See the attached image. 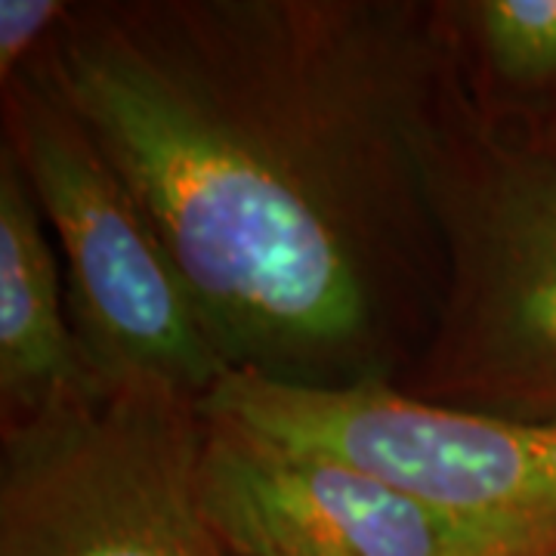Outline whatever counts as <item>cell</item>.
Here are the masks:
<instances>
[{
  "label": "cell",
  "instance_id": "6da1fadb",
  "mask_svg": "<svg viewBox=\"0 0 556 556\" xmlns=\"http://www.w3.org/2000/svg\"><path fill=\"white\" fill-rule=\"evenodd\" d=\"M40 65L232 375L331 390L415 365L445 285L439 0H87Z\"/></svg>",
  "mask_w": 556,
  "mask_h": 556
},
{
  "label": "cell",
  "instance_id": "7a4b0ae2",
  "mask_svg": "<svg viewBox=\"0 0 556 556\" xmlns=\"http://www.w3.org/2000/svg\"><path fill=\"white\" fill-rule=\"evenodd\" d=\"M445 285L393 383L482 415L556 420V118L492 112L448 80L427 152Z\"/></svg>",
  "mask_w": 556,
  "mask_h": 556
},
{
  "label": "cell",
  "instance_id": "3957f363",
  "mask_svg": "<svg viewBox=\"0 0 556 556\" xmlns=\"http://www.w3.org/2000/svg\"><path fill=\"white\" fill-rule=\"evenodd\" d=\"M16 155L60 248L68 318L100 380L146 378L204 399L229 365L152 217L43 65L0 87Z\"/></svg>",
  "mask_w": 556,
  "mask_h": 556
},
{
  "label": "cell",
  "instance_id": "277c9868",
  "mask_svg": "<svg viewBox=\"0 0 556 556\" xmlns=\"http://www.w3.org/2000/svg\"><path fill=\"white\" fill-rule=\"evenodd\" d=\"M201 399L97 380L0 430V556H229L201 501Z\"/></svg>",
  "mask_w": 556,
  "mask_h": 556
},
{
  "label": "cell",
  "instance_id": "5b68a950",
  "mask_svg": "<svg viewBox=\"0 0 556 556\" xmlns=\"http://www.w3.org/2000/svg\"><path fill=\"white\" fill-rule=\"evenodd\" d=\"M201 412L365 470L510 556L556 554V420L433 405L393 383L325 390L254 375L219 380Z\"/></svg>",
  "mask_w": 556,
  "mask_h": 556
},
{
  "label": "cell",
  "instance_id": "8992f818",
  "mask_svg": "<svg viewBox=\"0 0 556 556\" xmlns=\"http://www.w3.org/2000/svg\"><path fill=\"white\" fill-rule=\"evenodd\" d=\"M201 501L229 556H510L365 470L207 415Z\"/></svg>",
  "mask_w": 556,
  "mask_h": 556
},
{
  "label": "cell",
  "instance_id": "52a82bcc",
  "mask_svg": "<svg viewBox=\"0 0 556 556\" xmlns=\"http://www.w3.org/2000/svg\"><path fill=\"white\" fill-rule=\"evenodd\" d=\"M97 380L72 331L47 219L0 142V430L35 420Z\"/></svg>",
  "mask_w": 556,
  "mask_h": 556
},
{
  "label": "cell",
  "instance_id": "ba28073f",
  "mask_svg": "<svg viewBox=\"0 0 556 556\" xmlns=\"http://www.w3.org/2000/svg\"><path fill=\"white\" fill-rule=\"evenodd\" d=\"M439 10L473 100L556 118V0H439Z\"/></svg>",
  "mask_w": 556,
  "mask_h": 556
},
{
  "label": "cell",
  "instance_id": "9c48e42d",
  "mask_svg": "<svg viewBox=\"0 0 556 556\" xmlns=\"http://www.w3.org/2000/svg\"><path fill=\"white\" fill-rule=\"evenodd\" d=\"M72 7L68 0H0V87L50 56Z\"/></svg>",
  "mask_w": 556,
  "mask_h": 556
},
{
  "label": "cell",
  "instance_id": "30bf717a",
  "mask_svg": "<svg viewBox=\"0 0 556 556\" xmlns=\"http://www.w3.org/2000/svg\"><path fill=\"white\" fill-rule=\"evenodd\" d=\"M551 556H556V554H551Z\"/></svg>",
  "mask_w": 556,
  "mask_h": 556
}]
</instances>
